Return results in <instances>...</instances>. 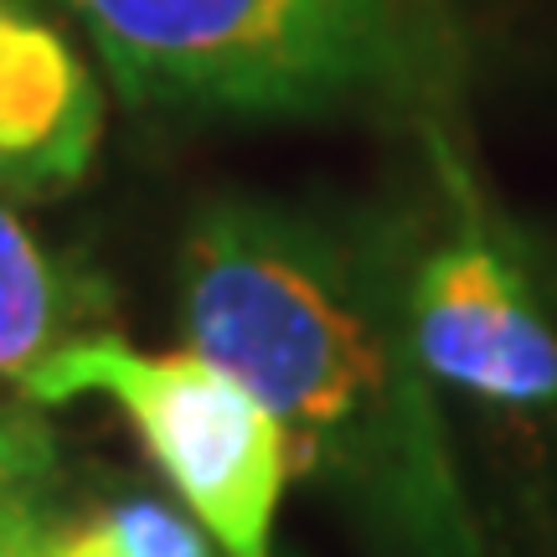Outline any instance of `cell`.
<instances>
[{
  "label": "cell",
  "instance_id": "6da1fadb",
  "mask_svg": "<svg viewBox=\"0 0 557 557\" xmlns=\"http://www.w3.org/2000/svg\"><path fill=\"white\" fill-rule=\"evenodd\" d=\"M413 222L207 201L181 243L191 351L278 418L295 475L377 557H496L408 315Z\"/></svg>",
  "mask_w": 557,
  "mask_h": 557
},
{
  "label": "cell",
  "instance_id": "7a4b0ae2",
  "mask_svg": "<svg viewBox=\"0 0 557 557\" xmlns=\"http://www.w3.org/2000/svg\"><path fill=\"white\" fill-rule=\"evenodd\" d=\"M129 103L449 129L475 78L459 0H67Z\"/></svg>",
  "mask_w": 557,
  "mask_h": 557
},
{
  "label": "cell",
  "instance_id": "3957f363",
  "mask_svg": "<svg viewBox=\"0 0 557 557\" xmlns=\"http://www.w3.org/2000/svg\"><path fill=\"white\" fill-rule=\"evenodd\" d=\"M434 212L413 222L408 315L438 393L521 434H557V295L532 238L480 186L455 129L418 135Z\"/></svg>",
  "mask_w": 557,
  "mask_h": 557
},
{
  "label": "cell",
  "instance_id": "277c9868",
  "mask_svg": "<svg viewBox=\"0 0 557 557\" xmlns=\"http://www.w3.org/2000/svg\"><path fill=\"white\" fill-rule=\"evenodd\" d=\"M16 393L37 408L109 398L222 557H274L278 500L295 480L289 438L253 387H243L212 357L78 336L41 361Z\"/></svg>",
  "mask_w": 557,
  "mask_h": 557
},
{
  "label": "cell",
  "instance_id": "5b68a950",
  "mask_svg": "<svg viewBox=\"0 0 557 557\" xmlns=\"http://www.w3.org/2000/svg\"><path fill=\"white\" fill-rule=\"evenodd\" d=\"M103 99L32 0H0V197L73 191L99 150Z\"/></svg>",
  "mask_w": 557,
  "mask_h": 557
},
{
  "label": "cell",
  "instance_id": "8992f818",
  "mask_svg": "<svg viewBox=\"0 0 557 557\" xmlns=\"http://www.w3.org/2000/svg\"><path fill=\"white\" fill-rule=\"evenodd\" d=\"M88 310L94 295L78 274H67L0 197V387H21L52 351L78 341Z\"/></svg>",
  "mask_w": 557,
  "mask_h": 557
},
{
  "label": "cell",
  "instance_id": "52a82bcc",
  "mask_svg": "<svg viewBox=\"0 0 557 557\" xmlns=\"http://www.w3.org/2000/svg\"><path fill=\"white\" fill-rule=\"evenodd\" d=\"M58 438L37 403H0V557H41L58 527Z\"/></svg>",
  "mask_w": 557,
  "mask_h": 557
},
{
  "label": "cell",
  "instance_id": "ba28073f",
  "mask_svg": "<svg viewBox=\"0 0 557 557\" xmlns=\"http://www.w3.org/2000/svg\"><path fill=\"white\" fill-rule=\"evenodd\" d=\"M41 557H218V542L186 506L160 496H114L73 517L62 511Z\"/></svg>",
  "mask_w": 557,
  "mask_h": 557
}]
</instances>
